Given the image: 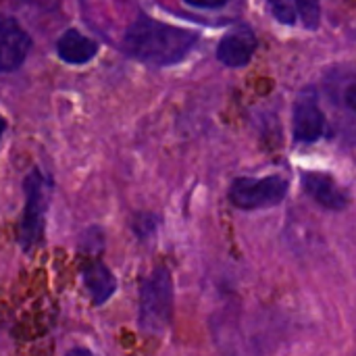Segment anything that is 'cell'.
Here are the masks:
<instances>
[{
    "instance_id": "obj_1",
    "label": "cell",
    "mask_w": 356,
    "mask_h": 356,
    "mask_svg": "<svg viewBox=\"0 0 356 356\" xmlns=\"http://www.w3.org/2000/svg\"><path fill=\"white\" fill-rule=\"evenodd\" d=\"M196 42L198 35L190 29L140 17L125 31L123 50L146 65L169 67L184 60L192 52Z\"/></svg>"
},
{
    "instance_id": "obj_2",
    "label": "cell",
    "mask_w": 356,
    "mask_h": 356,
    "mask_svg": "<svg viewBox=\"0 0 356 356\" xmlns=\"http://www.w3.org/2000/svg\"><path fill=\"white\" fill-rule=\"evenodd\" d=\"M173 313V282L165 267H159L142 286L140 294V325L144 332L161 334Z\"/></svg>"
},
{
    "instance_id": "obj_3",
    "label": "cell",
    "mask_w": 356,
    "mask_h": 356,
    "mask_svg": "<svg viewBox=\"0 0 356 356\" xmlns=\"http://www.w3.org/2000/svg\"><path fill=\"white\" fill-rule=\"evenodd\" d=\"M50 202V184L40 171H31L25 179V211L19 225V244L23 250L38 246L44 234L46 211Z\"/></svg>"
},
{
    "instance_id": "obj_4",
    "label": "cell",
    "mask_w": 356,
    "mask_h": 356,
    "mask_svg": "<svg viewBox=\"0 0 356 356\" xmlns=\"http://www.w3.org/2000/svg\"><path fill=\"white\" fill-rule=\"evenodd\" d=\"M288 194V181L280 175L240 177L229 188V200L242 211L269 209L280 204Z\"/></svg>"
},
{
    "instance_id": "obj_5",
    "label": "cell",
    "mask_w": 356,
    "mask_h": 356,
    "mask_svg": "<svg viewBox=\"0 0 356 356\" xmlns=\"http://www.w3.org/2000/svg\"><path fill=\"white\" fill-rule=\"evenodd\" d=\"M31 48L29 33L10 17H0V73L15 71L23 65Z\"/></svg>"
},
{
    "instance_id": "obj_6",
    "label": "cell",
    "mask_w": 356,
    "mask_h": 356,
    "mask_svg": "<svg viewBox=\"0 0 356 356\" xmlns=\"http://www.w3.org/2000/svg\"><path fill=\"white\" fill-rule=\"evenodd\" d=\"M292 131L294 140L302 144H313L325 134V117L313 92H307L296 100L292 115Z\"/></svg>"
},
{
    "instance_id": "obj_7",
    "label": "cell",
    "mask_w": 356,
    "mask_h": 356,
    "mask_svg": "<svg viewBox=\"0 0 356 356\" xmlns=\"http://www.w3.org/2000/svg\"><path fill=\"white\" fill-rule=\"evenodd\" d=\"M257 38L250 27L238 25L225 33L217 46V58L227 67H244L257 50Z\"/></svg>"
},
{
    "instance_id": "obj_8",
    "label": "cell",
    "mask_w": 356,
    "mask_h": 356,
    "mask_svg": "<svg viewBox=\"0 0 356 356\" xmlns=\"http://www.w3.org/2000/svg\"><path fill=\"white\" fill-rule=\"evenodd\" d=\"M302 188L317 204H321L327 211H342L348 204L344 190L325 173H317V171L302 173Z\"/></svg>"
},
{
    "instance_id": "obj_9",
    "label": "cell",
    "mask_w": 356,
    "mask_h": 356,
    "mask_svg": "<svg viewBox=\"0 0 356 356\" xmlns=\"http://www.w3.org/2000/svg\"><path fill=\"white\" fill-rule=\"evenodd\" d=\"M273 17L284 25L302 21L305 27L319 25V0H267Z\"/></svg>"
},
{
    "instance_id": "obj_10",
    "label": "cell",
    "mask_w": 356,
    "mask_h": 356,
    "mask_svg": "<svg viewBox=\"0 0 356 356\" xmlns=\"http://www.w3.org/2000/svg\"><path fill=\"white\" fill-rule=\"evenodd\" d=\"M81 280H83V286H86V290H88V294H90V298H92V302L96 307H100L106 300H111L113 294L117 292L115 275L100 261L88 263L83 267V271H81Z\"/></svg>"
},
{
    "instance_id": "obj_11",
    "label": "cell",
    "mask_w": 356,
    "mask_h": 356,
    "mask_svg": "<svg viewBox=\"0 0 356 356\" xmlns=\"http://www.w3.org/2000/svg\"><path fill=\"white\" fill-rule=\"evenodd\" d=\"M56 52L65 63L83 65L96 56L98 44L94 40H90L88 35H81L77 29H69L60 35V40L56 44Z\"/></svg>"
},
{
    "instance_id": "obj_12",
    "label": "cell",
    "mask_w": 356,
    "mask_h": 356,
    "mask_svg": "<svg viewBox=\"0 0 356 356\" xmlns=\"http://www.w3.org/2000/svg\"><path fill=\"white\" fill-rule=\"evenodd\" d=\"M186 2L192 4V6H196V8H221L229 0H186Z\"/></svg>"
},
{
    "instance_id": "obj_13",
    "label": "cell",
    "mask_w": 356,
    "mask_h": 356,
    "mask_svg": "<svg viewBox=\"0 0 356 356\" xmlns=\"http://www.w3.org/2000/svg\"><path fill=\"white\" fill-rule=\"evenodd\" d=\"M344 100H346L348 108L356 113V86H350V88L346 90V94H344Z\"/></svg>"
},
{
    "instance_id": "obj_14",
    "label": "cell",
    "mask_w": 356,
    "mask_h": 356,
    "mask_svg": "<svg viewBox=\"0 0 356 356\" xmlns=\"http://www.w3.org/2000/svg\"><path fill=\"white\" fill-rule=\"evenodd\" d=\"M65 356H92V353L86 350V348H71Z\"/></svg>"
},
{
    "instance_id": "obj_15",
    "label": "cell",
    "mask_w": 356,
    "mask_h": 356,
    "mask_svg": "<svg viewBox=\"0 0 356 356\" xmlns=\"http://www.w3.org/2000/svg\"><path fill=\"white\" fill-rule=\"evenodd\" d=\"M4 129H6V121H4V117H0V138L4 136Z\"/></svg>"
}]
</instances>
